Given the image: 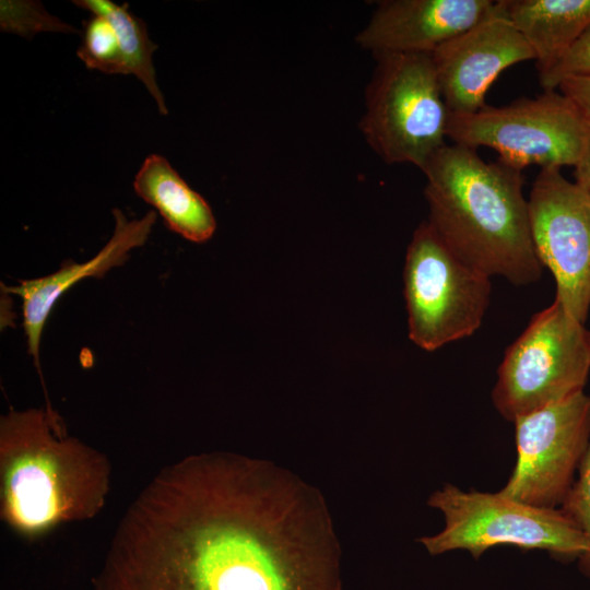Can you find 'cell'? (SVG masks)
Wrapping results in <instances>:
<instances>
[{"label": "cell", "mask_w": 590, "mask_h": 590, "mask_svg": "<svg viewBox=\"0 0 590 590\" xmlns=\"http://www.w3.org/2000/svg\"><path fill=\"white\" fill-rule=\"evenodd\" d=\"M341 551L316 487L262 459L187 456L119 521L94 590H341Z\"/></svg>", "instance_id": "6da1fadb"}, {"label": "cell", "mask_w": 590, "mask_h": 590, "mask_svg": "<svg viewBox=\"0 0 590 590\" xmlns=\"http://www.w3.org/2000/svg\"><path fill=\"white\" fill-rule=\"evenodd\" d=\"M427 222L461 260L489 278L529 285L542 275L523 196L522 170L446 144L422 169Z\"/></svg>", "instance_id": "7a4b0ae2"}, {"label": "cell", "mask_w": 590, "mask_h": 590, "mask_svg": "<svg viewBox=\"0 0 590 590\" xmlns=\"http://www.w3.org/2000/svg\"><path fill=\"white\" fill-rule=\"evenodd\" d=\"M111 464L67 433L51 406L11 409L0 418V516L20 536L36 540L105 507Z\"/></svg>", "instance_id": "3957f363"}, {"label": "cell", "mask_w": 590, "mask_h": 590, "mask_svg": "<svg viewBox=\"0 0 590 590\" xmlns=\"http://www.w3.org/2000/svg\"><path fill=\"white\" fill-rule=\"evenodd\" d=\"M359 128L388 164L421 170L446 145L450 111L430 55L376 56Z\"/></svg>", "instance_id": "277c9868"}, {"label": "cell", "mask_w": 590, "mask_h": 590, "mask_svg": "<svg viewBox=\"0 0 590 590\" xmlns=\"http://www.w3.org/2000/svg\"><path fill=\"white\" fill-rule=\"evenodd\" d=\"M427 505L445 520L441 531L418 540L432 555L464 550L479 558L488 548L506 544L573 559L587 547L581 531L559 508L530 506L500 492L462 491L446 484L429 496Z\"/></svg>", "instance_id": "5b68a950"}, {"label": "cell", "mask_w": 590, "mask_h": 590, "mask_svg": "<svg viewBox=\"0 0 590 590\" xmlns=\"http://www.w3.org/2000/svg\"><path fill=\"white\" fill-rule=\"evenodd\" d=\"M448 139L471 149L491 148L503 163L523 169L576 167L590 148V120L558 90L505 106L450 114Z\"/></svg>", "instance_id": "8992f818"}, {"label": "cell", "mask_w": 590, "mask_h": 590, "mask_svg": "<svg viewBox=\"0 0 590 590\" xmlns=\"http://www.w3.org/2000/svg\"><path fill=\"white\" fill-rule=\"evenodd\" d=\"M589 373L590 330L554 300L506 350L492 401L514 422L583 391Z\"/></svg>", "instance_id": "52a82bcc"}, {"label": "cell", "mask_w": 590, "mask_h": 590, "mask_svg": "<svg viewBox=\"0 0 590 590\" xmlns=\"http://www.w3.org/2000/svg\"><path fill=\"white\" fill-rule=\"evenodd\" d=\"M403 282L409 338L425 351L472 335L489 305L491 278L453 253L427 221L409 244Z\"/></svg>", "instance_id": "ba28073f"}, {"label": "cell", "mask_w": 590, "mask_h": 590, "mask_svg": "<svg viewBox=\"0 0 590 590\" xmlns=\"http://www.w3.org/2000/svg\"><path fill=\"white\" fill-rule=\"evenodd\" d=\"M517 460L503 495L558 509L590 439V396L578 392L514 421Z\"/></svg>", "instance_id": "9c48e42d"}, {"label": "cell", "mask_w": 590, "mask_h": 590, "mask_svg": "<svg viewBox=\"0 0 590 590\" xmlns=\"http://www.w3.org/2000/svg\"><path fill=\"white\" fill-rule=\"evenodd\" d=\"M528 209L535 253L556 283L555 300L585 323L590 309V194L560 168H542Z\"/></svg>", "instance_id": "30bf717a"}, {"label": "cell", "mask_w": 590, "mask_h": 590, "mask_svg": "<svg viewBox=\"0 0 590 590\" xmlns=\"http://www.w3.org/2000/svg\"><path fill=\"white\" fill-rule=\"evenodd\" d=\"M433 63L450 114H472L499 74L534 54L506 16L500 0L484 20L452 37L432 52Z\"/></svg>", "instance_id": "8fae6325"}, {"label": "cell", "mask_w": 590, "mask_h": 590, "mask_svg": "<svg viewBox=\"0 0 590 590\" xmlns=\"http://www.w3.org/2000/svg\"><path fill=\"white\" fill-rule=\"evenodd\" d=\"M493 0H386L379 2L356 43L374 56L432 55L496 8Z\"/></svg>", "instance_id": "7c38bea8"}, {"label": "cell", "mask_w": 590, "mask_h": 590, "mask_svg": "<svg viewBox=\"0 0 590 590\" xmlns=\"http://www.w3.org/2000/svg\"><path fill=\"white\" fill-rule=\"evenodd\" d=\"M113 213L114 234L92 259L83 263L67 260L51 274L22 280L15 286H1L7 293L17 295L22 299L23 329L27 349L39 373L40 339L55 304L78 282L86 278H103L113 268L122 266L133 248L145 244L156 221L154 211L131 221L118 209H114Z\"/></svg>", "instance_id": "4fadbf2b"}, {"label": "cell", "mask_w": 590, "mask_h": 590, "mask_svg": "<svg viewBox=\"0 0 590 590\" xmlns=\"http://www.w3.org/2000/svg\"><path fill=\"white\" fill-rule=\"evenodd\" d=\"M534 54L539 76L566 55L590 25V0H500Z\"/></svg>", "instance_id": "5bb4252c"}, {"label": "cell", "mask_w": 590, "mask_h": 590, "mask_svg": "<svg viewBox=\"0 0 590 590\" xmlns=\"http://www.w3.org/2000/svg\"><path fill=\"white\" fill-rule=\"evenodd\" d=\"M135 193L153 205L167 227L187 240L201 244L216 229V221L206 200L191 189L168 161L149 155L134 177Z\"/></svg>", "instance_id": "9a60e30c"}, {"label": "cell", "mask_w": 590, "mask_h": 590, "mask_svg": "<svg viewBox=\"0 0 590 590\" xmlns=\"http://www.w3.org/2000/svg\"><path fill=\"white\" fill-rule=\"evenodd\" d=\"M74 4L108 20L118 36L127 73L142 81L160 113L166 115L167 107L157 86L152 61L157 46L150 39L145 23L128 10V3L118 5L110 0H76Z\"/></svg>", "instance_id": "2e32d148"}, {"label": "cell", "mask_w": 590, "mask_h": 590, "mask_svg": "<svg viewBox=\"0 0 590 590\" xmlns=\"http://www.w3.org/2000/svg\"><path fill=\"white\" fill-rule=\"evenodd\" d=\"M83 26L78 56L85 66L107 74H128L118 36L108 20L93 14Z\"/></svg>", "instance_id": "e0dca14e"}, {"label": "cell", "mask_w": 590, "mask_h": 590, "mask_svg": "<svg viewBox=\"0 0 590 590\" xmlns=\"http://www.w3.org/2000/svg\"><path fill=\"white\" fill-rule=\"evenodd\" d=\"M0 24L4 32L31 37L37 32L79 33L71 25L47 13L34 1H1Z\"/></svg>", "instance_id": "ac0fdd59"}, {"label": "cell", "mask_w": 590, "mask_h": 590, "mask_svg": "<svg viewBox=\"0 0 590 590\" xmlns=\"http://www.w3.org/2000/svg\"><path fill=\"white\" fill-rule=\"evenodd\" d=\"M577 473L559 509L586 539V551L578 559L580 571L590 579V439Z\"/></svg>", "instance_id": "d6986e66"}, {"label": "cell", "mask_w": 590, "mask_h": 590, "mask_svg": "<svg viewBox=\"0 0 590 590\" xmlns=\"http://www.w3.org/2000/svg\"><path fill=\"white\" fill-rule=\"evenodd\" d=\"M571 76H590V25L582 32L559 62L539 76L544 91L557 90L560 82Z\"/></svg>", "instance_id": "ffe728a7"}, {"label": "cell", "mask_w": 590, "mask_h": 590, "mask_svg": "<svg viewBox=\"0 0 590 590\" xmlns=\"http://www.w3.org/2000/svg\"><path fill=\"white\" fill-rule=\"evenodd\" d=\"M557 90L590 120V76L567 78L560 82Z\"/></svg>", "instance_id": "44dd1931"}, {"label": "cell", "mask_w": 590, "mask_h": 590, "mask_svg": "<svg viewBox=\"0 0 590 590\" xmlns=\"http://www.w3.org/2000/svg\"><path fill=\"white\" fill-rule=\"evenodd\" d=\"M575 181L590 194V148L583 160L575 167Z\"/></svg>", "instance_id": "7402d4cb"}]
</instances>
